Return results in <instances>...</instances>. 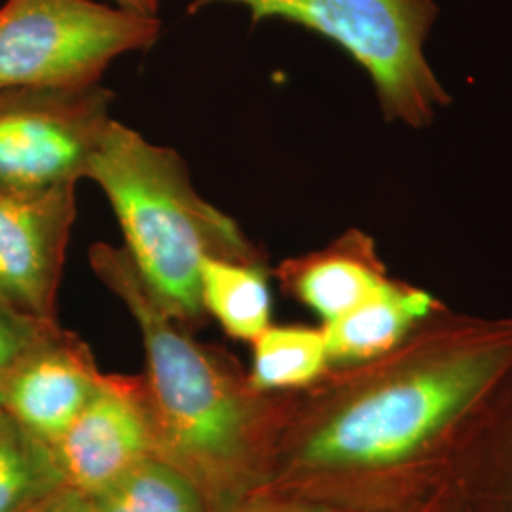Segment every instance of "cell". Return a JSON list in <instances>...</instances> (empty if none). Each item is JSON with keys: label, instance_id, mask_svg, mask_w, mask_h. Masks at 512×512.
Returning <instances> with one entry per match:
<instances>
[{"label": "cell", "instance_id": "2e32d148", "mask_svg": "<svg viewBox=\"0 0 512 512\" xmlns=\"http://www.w3.org/2000/svg\"><path fill=\"white\" fill-rule=\"evenodd\" d=\"M55 327L57 321L35 319L0 302V403L10 372Z\"/></svg>", "mask_w": 512, "mask_h": 512}, {"label": "cell", "instance_id": "6da1fadb", "mask_svg": "<svg viewBox=\"0 0 512 512\" xmlns=\"http://www.w3.org/2000/svg\"><path fill=\"white\" fill-rule=\"evenodd\" d=\"M435 315L384 357L327 372L304 399L275 395L256 492L357 512L380 476L425 450L511 370L512 319L433 323Z\"/></svg>", "mask_w": 512, "mask_h": 512}, {"label": "cell", "instance_id": "30bf717a", "mask_svg": "<svg viewBox=\"0 0 512 512\" xmlns=\"http://www.w3.org/2000/svg\"><path fill=\"white\" fill-rule=\"evenodd\" d=\"M274 274L283 291L315 311L323 325L359 306L387 279L376 241L357 228L319 251L283 260Z\"/></svg>", "mask_w": 512, "mask_h": 512}, {"label": "cell", "instance_id": "52a82bcc", "mask_svg": "<svg viewBox=\"0 0 512 512\" xmlns=\"http://www.w3.org/2000/svg\"><path fill=\"white\" fill-rule=\"evenodd\" d=\"M76 220V186L19 190L0 184V302L55 319L57 291Z\"/></svg>", "mask_w": 512, "mask_h": 512}, {"label": "cell", "instance_id": "3957f363", "mask_svg": "<svg viewBox=\"0 0 512 512\" xmlns=\"http://www.w3.org/2000/svg\"><path fill=\"white\" fill-rule=\"evenodd\" d=\"M86 179L105 192L148 293L186 329L207 319L200 291L205 258L266 262L236 219L198 194L177 150L118 120L110 122Z\"/></svg>", "mask_w": 512, "mask_h": 512}, {"label": "cell", "instance_id": "9c48e42d", "mask_svg": "<svg viewBox=\"0 0 512 512\" xmlns=\"http://www.w3.org/2000/svg\"><path fill=\"white\" fill-rule=\"evenodd\" d=\"M101 378L88 344L57 325L10 372L0 406L52 446L90 403Z\"/></svg>", "mask_w": 512, "mask_h": 512}, {"label": "cell", "instance_id": "ba28073f", "mask_svg": "<svg viewBox=\"0 0 512 512\" xmlns=\"http://www.w3.org/2000/svg\"><path fill=\"white\" fill-rule=\"evenodd\" d=\"M67 486L93 495L158 458L143 376L103 374L90 403L52 444Z\"/></svg>", "mask_w": 512, "mask_h": 512}, {"label": "cell", "instance_id": "8fae6325", "mask_svg": "<svg viewBox=\"0 0 512 512\" xmlns=\"http://www.w3.org/2000/svg\"><path fill=\"white\" fill-rule=\"evenodd\" d=\"M437 311L439 302L431 294L387 277L359 306L323 325L330 368L384 357Z\"/></svg>", "mask_w": 512, "mask_h": 512}, {"label": "cell", "instance_id": "5b68a950", "mask_svg": "<svg viewBox=\"0 0 512 512\" xmlns=\"http://www.w3.org/2000/svg\"><path fill=\"white\" fill-rule=\"evenodd\" d=\"M160 16L93 0H6L0 6V92L101 84L110 63L147 52Z\"/></svg>", "mask_w": 512, "mask_h": 512}, {"label": "cell", "instance_id": "9a60e30c", "mask_svg": "<svg viewBox=\"0 0 512 512\" xmlns=\"http://www.w3.org/2000/svg\"><path fill=\"white\" fill-rule=\"evenodd\" d=\"M93 512H209L200 490L162 458H148L101 492Z\"/></svg>", "mask_w": 512, "mask_h": 512}, {"label": "cell", "instance_id": "ac0fdd59", "mask_svg": "<svg viewBox=\"0 0 512 512\" xmlns=\"http://www.w3.org/2000/svg\"><path fill=\"white\" fill-rule=\"evenodd\" d=\"M33 512H93L90 495L82 494L71 486H65L57 494L38 505Z\"/></svg>", "mask_w": 512, "mask_h": 512}, {"label": "cell", "instance_id": "e0dca14e", "mask_svg": "<svg viewBox=\"0 0 512 512\" xmlns=\"http://www.w3.org/2000/svg\"><path fill=\"white\" fill-rule=\"evenodd\" d=\"M232 512H348L319 501L289 497V495L256 492L241 501Z\"/></svg>", "mask_w": 512, "mask_h": 512}, {"label": "cell", "instance_id": "5bb4252c", "mask_svg": "<svg viewBox=\"0 0 512 512\" xmlns=\"http://www.w3.org/2000/svg\"><path fill=\"white\" fill-rule=\"evenodd\" d=\"M65 486L52 446L0 406V512H33Z\"/></svg>", "mask_w": 512, "mask_h": 512}, {"label": "cell", "instance_id": "8992f818", "mask_svg": "<svg viewBox=\"0 0 512 512\" xmlns=\"http://www.w3.org/2000/svg\"><path fill=\"white\" fill-rule=\"evenodd\" d=\"M114 95L82 88L0 92V184L19 190L76 186L109 129Z\"/></svg>", "mask_w": 512, "mask_h": 512}, {"label": "cell", "instance_id": "277c9868", "mask_svg": "<svg viewBox=\"0 0 512 512\" xmlns=\"http://www.w3.org/2000/svg\"><path fill=\"white\" fill-rule=\"evenodd\" d=\"M213 4H238L253 23L283 19L340 46L368 74L389 122L427 128L452 101L425 52L439 18L435 0H192L186 10Z\"/></svg>", "mask_w": 512, "mask_h": 512}, {"label": "cell", "instance_id": "7c38bea8", "mask_svg": "<svg viewBox=\"0 0 512 512\" xmlns=\"http://www.w3.org/2000/svg\"><path fill=\"white\" fill-rule=\"evenodd\" d=\"M202 306L222 330L241 342H255L272 325V289L266 262L205 258L200 275Z\"/></svg>", "mask_w": 512, "mask_h": 512}, {"label": "cell", "instance_id": "7a4b0ae2", "mask_svg": "<svg viewBox=\"0 0 512 512\" xmlns=\"http://www.w3.org/2000/svg\"><path fill=\"white\" fill-rule=\"evenodd\" d=\"M90 264L141 332L158 458L200 490L209 512L234 511L260 484L275 395L256 393L230 355L198 342L171 317L124 247L95 243Z\"/></svg>", "mask_w": 512, "mask_h": 512}, {"label": "cell", "instance_id": "4fadbf2b", "mask_svg": "<svg viewBox=\"0 0 512 512\" xmlns=\"http://www.w3.org/2000/svg\"><path fill=\"white\" fill-rule=\"evenodd\" d=\"M329 370L323 329L270 325L253 342V368L247 380L256 393L277 395L308 389Z\"/></svg>", "mask_w": 512, "mask_h": 512}, {"label": "cell", "instance_id": "d6986e66", "mask_svg": "<svg viewBox=\"0 0 512 512\" xmlns=\"http://www.w3.org/2000/svg\"><path fill=\"white\" fill-rule=\"evenodd\" d=\"M112 2L124 10H131L143 16H160L162 0H112Z\"/></svg>", "mask_w": 512, "mask_h": 512}]
</instances>
